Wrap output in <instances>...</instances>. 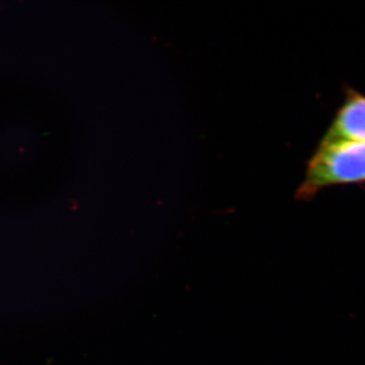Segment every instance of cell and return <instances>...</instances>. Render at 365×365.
Listing matches in <instances>:
<instances>
[{
    "label": "cell",
    "instance_id": "obj_1",
    "mask_svg": "<svg viewBox=\"0 0 365 365\" xmlns=\"http://www.w3.org/2000/svg\"><path fill=\"white\" fill-rule=\"evenodd\" d=\"M346 185L365 187V143H319L307 163L297 197L309 201L322 190Z\"/></svg>",
    "mask_w": 365,
    "mask_h": 365
},
{
    "label": "cell",
    "instance_id": "obj_2",
    "mask_svg": "<svg viewBox=\"0 0 365 365\" xmlns=\"http://www.w3.org/2000/svg\"><path fill=\"white\" fill-rule=\"evenodd\" d=\"M340 141L365 143V95L352 88H346L344 102L321 143Z\"/></svg>",
    "mask_w": 365,
    "mask_h": 365
}]
</instances>
